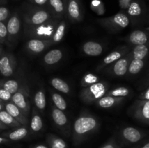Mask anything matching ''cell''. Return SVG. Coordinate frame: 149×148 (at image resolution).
<instances>
[{"instance_id": "cell-23", "label": "cell", "mask_w": 149, "mask_h": 148, "mask_svg": "<svg viewBox=\"0 0 149 148\" xmlns=\"http://www.w3.org/2000/svg\"><path fill=\"white\" fill-rule=\"evenodd\" d=\"M0 121L9 128H18L23 125L20 124L17 120L14 118L10 114H9L5 110L0 111Z\"/></svg>"}, {"instance_id": "cell-16", "label": "cell", "mask_w": 149, "mask_h": 148, "mask_svg": "<svg viewBox=\"0 0 149 148\" xmlns=\"http://www.w3.org/2000/svg\"><path fill=\"white\" fill-rule=\"evenodd\" d=\"M27 126H22L20 127L15 128V130L3 133L1 136H4L8 139L9 140L14 141V142L23 140L29 134V132H30Z\"/></svg>"}, {"instance_id": "cell-47", "label": "cell", "mask_w": 149, "mask_h": 148, "mask_svg": "<svg viewBox=\"0 0 149 148\" xmlns=\"http://www.w3.org/2000/svg\"><path fill=\"white\" fill-rule=\"evenodd\" d=\"M4 109V102L2 101H0V111Z\"/></svg>"}, {"instance_id": "cell-20", "label": "cell", "mask_w": 149, "mask_h": 148, "mask_svg": "<svg viewBox=\"0 0 149 148\" xmlns=\"http://www.w3.org/2000/svg\"><path fill=\"white\" fill-rule=\"evenodd\" d=\"M63 54L61 49H55L49 51L43 57L44 63L47 65H53L59 62L63 58Z\"/></svg>"}, {"instance_id": "cell-43", "label": "cell", "mask_w": 149, "mask_h": 148, "mask_svg": "<svg viewBox=\"0 0 149 148\" xmlns=\"http://www.w3.org/2000/svg\"><path fill=\"white\" fill-rule=\"evenodd\" d=\"M11 142L10 140H9L7 138L4 137V136H0V145H4V144H8Z\"/></svg>"}, {"instance_id": "cell-34", "label": "cell", "mask_w": 149, "mask_h": 148, "mask_svg": "<svg viewBox=\"0 0 149 148\" xmlns=\"http://www.w3.org/2000/svg\"><path fill=\"white\" fill-rule=\"evenodd\" d=\"M128 14L132 17H138L141 15L142 12V9L141 5L137 1H132L127 8Z\"/></svg>"}, {"instance_id": "cell-33", "label": "cell", "mask_w": 149, "mask_h": 148, "mask_svg": "<svg viewBox=\"0 0 149 148\" xmlns=\"http://www.w3.org/2000/svg\"><path fill=\"white\" fill-rule=\"evenodd\" d=\"M130 94L129 89L125 86H120L117 87V88L114 89L113 90L107 91L106 95L109 96H113V97H125Z\"/></svg>"}, {"instance_id": "cell-19", "label": "cell", "mask_w": 149, "mask_h": 148, "mask_svg": "<svg viewBox=\"0 0 149 148\" xmlns=\"http://www.w3.org/2000/svg\"><path fill=\"white\" fill-rule=\"evenodd\" d=\"M127 41L134 45H143L148 42V36L143 30H134L128 36Z\"/></svg>"}, {"instance_id": "cell-25", "label": "cell", "mask_w": 149, "mask_h": 148, "mask_svg": "<svg viewBox=\"0 0 149 148\" xmlns=\"http://www.w3.org/2000/svg\"><path fill=\"white\" fill-rule=\"evenodd\" d=\"M51 86L53 87L55 89L63 93V94H68L71 91L70 86L64 80L61 79L60 78H52L50 80Z\"/></svg>"}, {"instance_id": "cell-3", "label": "cell", "mask_w": 149, "mask_h": 148, "mask_svg": "<svg viewBox=\"0 0 149 148\" xmlns=\"http://www.w3.org/2000/svg\"><path fill=\"white\" fill-rule=\"evenodd\" d=\"M11 102H13L26 116L29 117L31 110L30 90L29 86L26 84L20 85L17 91L12 96Z\"/></svg>"}, {"instance_id": "cell-38", "label": "cell", "mask_w": 149, "mask_h": 148, "mask_svg": "<svg viewBox=\"0 0 149 148\" xmlns=\"http://www.w3.org/2000/svg\"><path fill=\"white\" fill-rule=\"evenodd\" d=\"M12 96H13V94H10L9 91L0 87V100H1L4 102L11 101Z\"/></svg>"}, {"instance_id": "cell-7", "label": "cell", "mask_w": 149, "mask_h": 148, "mask_svg": "<svg viewBox=\"0 0 149 148\" xmlns=\"http://www.w3.org/2000/svg\"><path fill=\"white\" fill-rule=\"evenodd\" d=\"M132 112L135 118L149 124V100H137L132 106Z\"/></svg>"}, {"instance_id": "cell-24", "label": "cell", "mask_w": 149, "mask_h": 148, "mask_svg": "<svg viewBox=\"0 0 149 148\" xmlns=\"http://www.w3.org/2000/svg\"><path fill=\"white\" fill-rule=\"evenodd\" d=\"M0 87L13 94L20 87L19 82L15 79H0Z\"/></svg>"}, {"instance_id": "cell-21", "label": "cell", "mask_w": 149, "mask_h": 148, "mask_svg": "<svg viewBox=\"0 0 149 148\" xmlns=\"http://www.w3.org/2000/svg\"><path fill=\"white\" fill-rule=\"evenodd\" d=\"M43 129V121L42 117L36 109L32 110L31 119L30 121V132L32 133H39Z\"/></svg>"}, {"instance_id": "cell-29", "label": "cell", "mask_w": 149, "mask_h": 148, "mask_svg": "<svg viewBox=\"0 0 149 148\" xmlns=\"http://www.w3.org/2000/svg\"><path fill=\"white\" fill-rule=\"evenodd\" d=\"M148 53V47L146 44L137 45L132 51V59H143Z\"/></svg>"}, {"instance_id": "cell-22", "label": "cell", "mask_w": 149, "mask_h": 148, "mask_svg": "<svg viewBox=\"0 0 149 148\" xmlns=\"http://www.w3.org/2000/svg\"><path fill=\"white\" fill-rule=\"evenodd\" d=\"M46 142L49 148H67L68 145L62 138L52 133H48L46 136Z\"/></svg>"}, {"instance_id": "cell-45", "label": "cell", "mask_w": 149, "mask_h": 148, "mask_svg": "<svg viewBox=\"0 0 149 148\" xmlns=\"http://www.w3.org/2000/svg\"><path fill=\"white\" fill-rule=\"evenodd\" d=\"M134 148H149V141H148V142H146V143L143 144V145L135 147H134Z\"/></svg>"}, {"instance_id": "cell-10", "label": "cell", "mask_w": 149, "mask_h": 148, "mask_svg": "<svg viewBox=\"0 0 149 148\" xmlns=\"http://www.w3.org/2000/svg\"><path fill=\"white\" fill-rule=\"evenodd\" d=\"M52 118L55 126L63 132L66 136L69 135L68 130V120L63 110H59L55 106L52 109Z\"/></svg>"}, {"instance_id": "cell-12", "label": "cell", "mask_w": 149, "mask_h": 148, "mask_svg": "<svg viewBox=\"0 0 149 148\" xmlns=\"http://www.w3.org/2000/svg\"><path fill=\"white\" fill-rule=\"evenodd\" d=\"M52 44L50 39H31L26 42V49L31 54L36 55L42 52Z\"/></svg>"}, {"instance_id": "cell-28", "label": "cell", "mask_w": 149, "mask_h": 148, "mask_svg": "<svg viewBox=\"0 0 149 148\" xmlns=\"http://www.w3.org/2000/svg\"><path fill=\"white\" fill-rule=\"evenodd\" d=\"M65 28H66V24H65V21H61V23L58 24V27H57L56 30H55V33H54L53 36H52V39H50L52 44H56L62 41L63 39L64 35H65Z\"/></svg>"}, {"instance_id": "cell-5", "label": "cell", "mask_w": 149, "mask_h": 148, "mask_svg": "<svg viewBox=\"0 0 149 148\" xmlns=\"http://www.w3.org/2000/svg\"><path fill=\"white\" fill-rule=\"evenodd\" d=\"M119 137L120 139L119 144L122 143L124 145H130L138 143L142 140L144 137V133L135 128L127 126L120 130Z\"/></svg>"}, {"instance_id": "cell-39", "label": "cell", "mask_w": 149, "mask_h": 148, "mask_svg": "<svg viewBox=\"0 0 149 148\" xmlns=\"http://www.w3.org/2000/svg\"><path fill=\"white\" fill-rule=\"evenodd\" d=\"M10 16V10L5 7H0V22H4Z\"/></svg>"}, {"instance_id": "cell-13", "label": "cell", "mask_w": 149, "mask_h": 148, "mask_svg": "<svg viewBox=\"0 0 149 148\" xmlns=\"http://www.w3.org/2000/svg\"><path fill=\"white\" fill-rule=\"evenodd\" d=\"M4 110L9 114L11 115L21 125H23V126H28L29 125V117L26 116L21 111V110L18 107H17L13 102L9 101L7 102H4Z\"/></svg>"}, {"instance_id": "cell-50", "label": "cell", "mask_w": 149, "mask_h": 148, "mask_svg": "<svg viewBox=\"0 0 149 148\" xmlns=\"http://www.w3.org/2000/svg\"><path fill=\"white\" fill-rule=\"evenodd\" d=\"M146 30H148V31H149V27L146 28Z\"/></svg>"}, {"instance_id": "cell-41", "label": "cell", "mask_w": 149, "mask_h": 148, "mask_svg": "<svg viewBox=\"0 0 149 148\" xmlns=\"http://www.w3.org/2000/svg\"><path fill=\"white\" fill-rule=\"evenodd\" d=\"M140 100H149V88L139 97Z\"/></svg>"}, {"instance_id": "cell-8", "label": "cell", "mask_w": 149, "mask_h": 148, "mask_svg": "<svg viewBox=\"0 0 149 148\" xmlns=\"http://www.w3.org/2000/svg\"><path fill=\"white\" fill-rule=\"evenodd\" d=\"M50 17V15L47 10L38 9L29 12L25 16V23L30 26H39L46 23Z\"/></svg>"}, {"instance_id": "cell-30", "label": "cell", "mask_w": 149, "mask_h": 148, "mask_svg": "<svg viewBox=\"0 0 149 148\" xmlns=\"http://www.w3.org/2000/svg\"><path fill=\"white\" fill-rule=\"evenodd\" d=\"M143 59H132L130 62L127 72H129V73L131 75H135V74H138L143 69Z\"/></svg>"}, {"instance_id": "cell-44", "label": "cell", "mask_w": 149, "mask_h": 148, "mask_svg": "<svg viewBox=\"0 0 149 148\" xmlns=\"http://www.w3.org/2000/svg\"><path fill=\"white\" fill-rule=\"evenodd\" d=\"M31 148H49L47 145H45V144H37L31 147Z\"/></svg>"}, {"instance_id": "cell-36", "label": "cell", "mask_w": 149, "mask_h": 148, "mask_svg": "<svg viewBox=\"0 0 149 148\" xmlns=\"http://www.w3.org/2000/svg\"><path fill=\"white\" fill-rule=\"evenodd\" d=\"M100 148H122V147L117 139L113 136L109 139L106 143L103 144Z\"/></svg>"}, {"instance_id": "cell-17", "label": "cell", "mask_w": 149, "mask_h": 148, "mask_svg": "<svg viewBox=\"0 0 149 148\" xmlns=\"http://www.w3.org/2000/svg\"><path fill=\"white\" fill-rule=\"evenodd\" d=\"M83 52L87 56L97 57L101 55L103 52V47L100 43L93 41H87L82 46Z\"/></svg>"}, {"instance_id": "cell-4", "label": "cell", "mask_w": 149, "mask_h": 148, "mask_svg": "<svg viewBox=\"0 0 149 148\" xmlns=\"http://www.w3.org/2000/svg\"><path fill=\"white\" fill-rule=\"evenodd\" d=\"M98 23L112 32H117L129 26V17L123 12H119L109 17L99 19Z\"/></svg>"}, {"instance_id": "cell-11", "label": "cell", "mask_w": 149, "mask_h": 148, "mask_svg": "<svg viewBox=\"0 0 149 148\" xmlns=\"http://www.w3.org/2000/svg\"><path fill=\"white\" fill-rule=\"evenodd\" d=\"M132 59V52H128L127 55L122 57L115 62L111 68L112 73L116 76H123L127 73L130 62Z\"/></svg>"}, {"instance_id": "cell-15", "label": "cell", "mask_w": 149, "mask_h": 148, "mask_svg": "<svg viewBox=\"0 0 149 148\" xmlns=\"http://www.w3.org/2000/svg\"><path fill=\"white\" fill-rule=\"evenodd\" d=\"M66 10L68 17L72 21H81L82 19V14L79 0H68Z\"/></svg>"}, {"instance_id": "cell-18", "label": "cell", "mask_w": 149, "mask_h": 148, "mask_svg": "<svg viewBox=\"0 0 149 148\" xmlns=\"http://www.w3.org/2000/svg\"><path fill=\"white\" fill-rule=\"evenodd\" d=\"M125 100V97H113V96L105 95L100 99H99L97 101L95 102L96 104L99 106L101 108H111L117 104H120L123 100Z\"/></svg>"}, {"instance_id": "cell-9", "label": "cell", "mask_w": 149, "mask_h": 148, "mask_svg": "<svg viewBox=\"0 0 149 148\" xmlns=\"http://www.w3.org/2000/svg\"><path fill=\"white\" fill-rule=\"evenodd\" d=\"M7 41L9 42H14L17 39L21 28V22L17 13H14L7 20Z\"/></svg>"}, {"instance_id": "cell-49", "label": "cell", "mask_w": 149, "mask_h": 148, "mask_svg": "<svg viewBox=\"0 0 149 148\" xmlns=\"http://www.w3.org/2000/svg\"><path fill=\"white\" fill-rule=\"evenodd\" d=\"M4 0H0V2H4Z\"/></svg>"}, {"instance_id": "cell-35", "label": "cell", "mask_w": 149, "mask_h": 148, "mask_svg": "<svg viewBox=\"0 0 149 148\" xmlns=\"http://www.w3.org/2000/svg\"><path fill=\"white\" fill-rule=\"evenodd\" d=\"M90 7L92 10L99 15H102L105 13L104 4L100 0H92Z\"/></svg>"}, {"instance_id": "cell-42", "label": "cell", "mask_w": 149, "mask_h": 148, "mask_svg": "<svg viewBox=\"0 0 149 148\" xmlns=\"http://www.w3.org/2000/svg\"><path fill=\"white\" fill-rule=\"evenodd\" d=\"M30 1L37 5H44L48 2V0H30Z\"/></svg>"}, {"instance_id": "cell-51", "label": "cell", "mask_w": 149, "mask_h": 148, "mask_svg": "<svg viewBox=\"0 0 149 148\" xmlns=\"http://www.w3.org/2000/svg\"><path fill=\"white\" fill-rule=\"evenodd\" d=\"M0 101H1V100H0Z\"/></svg>"}, {"instance_id": "cell-27", "label": "cell", "mask_w": 149, "mask_h": 148, "mask_svg": "<svg viewBox=\"0 0 149 148\" xmlns=\"http://www.w3.org/2000/svg\"><path fill=\"white\" fill-rule=\"evenodd\" d=\"M34 104L38 110L43 111L46 107L47 101L45 91L42 88L39 89L34 95Z\"/></svg>"}, {"instance_id": "cell-31", "label": "cell", "mask_w": 149, "mask_h": 148, "mask_svg": "<svg viewBox=\"0 0 149 148\" xmlns=\"http://www.w3.org/2000/svg\"><path fill=\"white\" fill-rule=\"evenodd\" d=\"M52 100L54 103V106L59 110H64L67 108V103L65 99L60 94L56 92H52Z\"/></svg>"}, {"instance_id": "cell-40", "label": "cell", "mask_w": 149, "mask_h": 148, "mask_svg": "<svg viewBox=\"0 0 149 148\" xmlns=\"http://www.w3.org/2000/svg\"><path fill=\"white\" fill-rule=\"evenodd\" d=\"M119 1L121 8L123 9V10H126L128 8L132 0H119Z\"/></svg>"}, {"instance_id": "cell-6", "label": "cell", "mask_w": 149, "mask_h": 148, "mask_svg": "<svg viewBox=\"0 0 149 148\" xmlns=\"http://www.w3.org/2000/svg\"><path fill=\"white\" fill-rule=\"evenodd\" d=\"M17 61L11 53H4L0 57V74L4 77H10L15 71Z\"/></svg>"}, {"instance_id": "cell-32", "label": "cell", "mask_w": 149, "mask_h": 148, "mask_svg": "<svg viewBox=\"0 0 149 148\" xmlns=\"http://www.w3.org/2000/svg\"><path fill=\"white\" fill-rule=\"evenodd\" d=\"M99 81H100V79H99V77L97 75H96L94 73H87L81 78V85L84 88V87L93 85V84H96Z\"/></svg>"}, {"instance_id": "cell-2", "label": "cell", "mask_w": 149, "mask_h": 148, "mask_svg": "<svg viewBox=\"0 0 149 148\" xmlns=\"http://www.w3.org/2000/svg\"><path fill=\"white\" fill-rule=\"evenodd\" d=\"M108 87L109 86L106 82L101 81H99L90 86L84 87L80 92V99L85 104L95 102L99 99L106 95Z\"/></svg>"}, {"instance_id": "cell-37", "label": "cell", "mask_w": 149, "mask_h": 148, "mask_svg": "<svg viewBox=\"0 0 149 148\" xmlns=\"http://www.w3.org/2000/svg\"><path fill=\"white\" fill-rule=\"evenodd\" d=\"M7 25L4 22H0V44L7 42Z\"/></svg>"}, {"instance_id": "cell-14", "label": "cell", "mask_w": 149, "mask_h": 148, "mask_svg": "<svg viewBox=\"0 0 149 148\" xmlns=\"http://www.w3.org/2000/svg\"><path fill=\"white\" fill-rule=\"evenodd\" d=\"M128 52H129V48L127 46H122V47L113 51L111 53H109L107 56H106V57L102 60L100 65L97 66V70L99 71V70L103 69L104 67L107 66L110 64H112L113 62H115L118 59L125 56V55H127Z\"/></svg>"}, {"instance_id": "cell-48", "label": "cell", "mask_w": 149, "mask_h": 148, "mask_svg": "<svg viewBox=\"0 0 149 148\" xmlns=\"http://www.w3.org/2000/svg\"><path fill=\"white\" fill-rule=\"evenodd\" d=\"M1 53H2V49H1V46H0V57L1 56Z\"/></svg>"}, {"instance_id": "cell-26", "label": "cell", "mask_w": 149, "mask_h": 148, "mask_svg": "<svg viewBox=\"0 0 149 148\" xmlns=\"http://www.w3.org/2000/svg\"><path fill=\"white\" fill-rule=\"evenodd\" d=\"M48 3L52 12L57 17H61L65 12V4L63 0H48Z\"/></svg>"}, {"instance_id": "cell-46", "label": "cell", "mask_w": 149, "mask_h": 148, "mask_svg": "<svg viewBox=\"0 0 149 148\" xmlns=\"http://www.w3.org/2000/svg\"><path fill=\"white\" fill-rule=\"evenodd\" d=\"M9 127H7V126H5L4 124H3L1 121H0V131L1 130H6V129H8Z\"/></svg>"}, {"instance_id": "cell-1", "label": "cell", "mask_w": 149, "mask_h": 148, "mask_svg": "<svg viewBox=\"0 0 149 148\" xmlns=\"http://www.w3.org/2000/svg\"><path fill=\"white\" fill-rule=\"evenodd\" d=\"M100 127V122L95 116L90 113L81 114L74 123L72 129V140L75 146L85 142L95 133Z\"/></svg>"}]
</instances>
